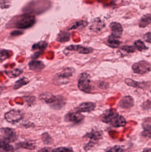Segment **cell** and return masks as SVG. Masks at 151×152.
<instances>
[{
    "instance_id": "1",
    "label": "cell",
    "mask_w": 151,
    "mask_h": 152,
    "mask_svg": "<svg viewBox=\"0 0 151 152\" xmlns=\"http://www.w3.org/2000/svg\"><path fill=\"white\" fill-rule=\"evenodd\" d=\"M34 16L29 14H25L18 17L15 20V27L18 28L25 29L31 27L35 23Z\"/></svg>"
},
{
    "instance_id": "2",
    "label": "cell",
    "mask_w": 151,
    "mask_h": 152,
    "mask_svg": "<svg viewBox=\"0 0 151 152\" xmlns=\"http://www.w3.org/2000/svg\"><path fill=\"white\" fill-rule=\"evenodd\" d=\"M103 133L98 131H92L86 134L84 137L89 139V141L84 147V150L87 151L92 149L100 140L103 139Z\"/></svg>"
},
{
    "instance_id": "3",
    "label": "cell",
    "mask_w": 151,
    "mask_h": 152,
    "mask_svg": "<svg viewBox=\"0 0 151 152\" xmlns=\"http://www.w3.org/2000/svg\"><path fill=\"white\" fill-rule=\"evenodd\" d=\"M74 71V69L72 68L68 67L64 69L55 76L54 78L55 82L59 85L67 84L69 82V78L72 76Z\"/></svg>"
},
{
    "instance_id": "4",
    "label": "cell",
    "mask_w": 151,
    "mask_h": 152,
    "mask_svg": "<svg viewBox=\"0 0 151 152\" xmlns=\"http://www.w3.org/2000/svg\"><path fill=\"white\" fill-rule=\"evenodd\" d=\"M90 76L88 74L82 73L78 78V88L83 92L89 91L90 88Z\"/></svg>"
},
{
    "instance_id": "5",
    "label": "cell",
    "mask_w": 151,
    "mask_h": 152,
    "mask_svg": "<svg viewBox=\"0 0 151 152\" xmlns=\"http://www.w3.org/2000/svg\"><path fill=\"white\" fill-rule=\"evenodd\" d=\"M23 117V113L19 110H11L6 113L4 115V118L6 121L12 124L18 122L22 119Z\"/></svg>"
},
{
    "instance_id": "6",
    "label": "cell",
    "mask_w": 151,
    "mask_h": 152,
    "mask_svg": "<svg viewBox=\"0 0 151 152\" xmlns=\"http://www.w3.org/2000/svg\"><path fill=\"white\" fill-rule=\"evenodd\" d=\"M132 69L134 73L142 75L147 73L151 70V65L147 61H142L134 63L133 65Z\"/></svg>"
},
{
    "instance_id": "7",
    "label": "cell",
    "mask_w": 151,
    "mask_h": 152,
    "mask_svg": "<svg viewBox=\"0 0 151 152\" xmlns=\"http://www.w3.org/2000/svg\"><path fill=\"white\" fill-rule=\"evenodd\" d=\"M1 137L9 142H15L17 138L15 130L10 128H1Z\"/></svg>"
},
{
    "instance_id": "8",
    "label": "cell",
    "mask_w": 151,
    "mask_h": 152,
    "mask_svg": "<svg viewBox=\"0 0 151 152\" xmlns=\"http://www.w3.org/2000/svg\"><path fill=\"white\" fill-rule=\"evenodd\" d=\"M118 114L115 109H111L106 110L101 116V120L104 123L110 124L113 119Z\"/></svg>"
},
{
    "instance_id": "9",
    "label": "cell",
    "mask_w": 151,
    "mask_h": 152,
    "mask_svg": "<svg viewBox=\"0 0 151 152\" xmlns=\"http://www.w3.org/2000/svg\"><path fill=\"white\" fill-rule=\"evenodd\" d=\"M84 118V116L78 112L68 113L65 116V120L67 122L78 123L81 122Z\"/></svg>"
},
{
    "instance_id": "10",
    "label": "cell",
    "mask_w": 151,
    "mask_h": 152,
    "mask_svg": "<svg viewBox=\"0 0 151 152\" xmlns=\"http://www.w3.org/2000/svg\"><path fill=\"white\" fill-rule=\"evenodd\" d=\"M96 107V104L92 102H85L79 105L74 109L75 111L79 113H89L93 111Z\"/></svg>"
},
{
    "instance_id": "11",
    "label": "cell",
    "mask_w": 151,
    "mask_h": 152,
    "mask_svg": "<svg viewBox=\"0 0 151 152\" xmlns=\"http://www.w3.org/2000/svg\"><path fill=\"white\" fill-rule=\"evenodd\" d=\"M112 36L116 38H121L123 33V28L121 24L118 22H112L110 24Z\"/></svg>"
},
{
    "instance_id": "12",
    "label": "cell",
    "mask_w": 151,
    "mask_h": 152,
    "mask_svg": "<svg viewBox=\"0 0 151 152\" xmlns=\"http://www.w3.org/2000/svg\"><path fill=\"white\" fill-rule=\"evenodd\" d=\"M134 105V99L129 96H126L122 97L118 103L119 106L122 109H129L132 108Z\"/></svg>"
},
{
    "instance_id": "13",
    "label": "cell",
    "mask_w": 151,
    "mask_h": 152,
    "mask_svg": "<svg viewBox=\"0 0 151 152\" xmlns=\"http://www.w3.org/2000/svg\"><path fill=\"white\" fill-rule=\"evenodd\" d=\"M66 49L68 50L77 51L82 54H88L93 51L92 48L84 47L81 45H71L66 47Z\"/></svg>"
},
{
    "instance_id": "14",
    "label": "cell",
    "mask_w": 151,
    "mask_h": 152,
    "mask_svg": "<svg viewBox=\"0 0 151 152\" xmlns=\"http://www.w3.org/2000/svg\"><path fill=\"white\" fill-rule=\"evenodd\" d=\"M28 66L30 69L35 72L41 71L45 67L44 63L40 61H32L29 62Z\"/></svg>"
},
{
    "instance_id": "15",
    "label": "cell",
    "mask_w": 151,
    "mask_h": 152,
    "mask_svg": "<svg viewBox=\"0 0 151 152\" xmlns=\"http://www.w3.org/2000/svg\"><path fill=\"white\" fill-rule=\"evenodd\" d=\"M126 124V122L125 118L123 116L118 114L111 122L110 125L114 127L118 128L125 126Z\"/></svg>"
},
{
    "instance_id": "16",
    "label": "cell",
    "mask_w": 151,
    "mask_h": 152,
    "mask_svg": "<svg viewBox=\"0 0 151 152\" xmlns=\"http://www.w3.org/2000/svg\"><path fill=\"white\" fill-rule=\"evenodd\" d=\"M57 96L50 93H43L40 95L39 98L41 101L47 104H53L56 101Z\"/></svg>"
},
{
    "instance_id": "17",
    "label": "cell",
    "mask_w": 151,
    "mask_h": 152,
    "mask_svg": "<svg viewBox=\"0 0 151 152\" xmlns=\"http://www.w3.org/2000/svg\"><path fill=\"white\" fill-rule=\"evenodd\" d=\"M1 152H14V148L9 142L1 137Z\"/></svg>"
},
{
    "instance_id": "18",
    "label": "cell",
    "mask_w": 151,
    "mask_h": 152,
    "mask_svg": "<svg viewBox=\"0 0 151 152\" xmlns=\"http://www.w3.org/2000/svg\"><path fill=\"white\" fill-rule=\"evenodd\" d=\"M125 82L127 85L130 86L135 88H144L147 86V82H139L133 80L130 78H127L125 80Z\"/></svg>"
},
{
    "instance_id": "19",
    "label": "cell",
    "mask_w": 151,
    "mask_h": 152,
    "mask_svg": "<svg viewBox=\"0 0 151 152\" xmlns=\"http://www.w3.org/2000/svg\"><path fill=\"white\" fill-rule=\"evenodd\" d=\"M151 23V15L147 14L144 15L139 22V26L140 28H145Z\"/></svg>"
},
{
    "instance_id": "20",
    "label": "cell",
    "mask_w": 151,
    "mask_h": 152,
    "mask_svg": "<svg viewBox=\"0 0 151 152\" xmlns=\"http://www.w3.org/2000/svg\"><path fill=\"white\" fill-rule=\"evenodd\" d=\"M107 45L110 47L113 48H117L119 47L121 44V42L119 41L118 38L111 36L108 37L107 41Z\"/></svg>"
},
{
    "instance_id": "21",
    "label": "cell",
    "mask_w": 151,
    "mask_h": 152,
    "mask_svg": "<svg viewBox=\"0 0 151 152\" xmlns=\"http://www.w3.org/2000/svg\"><path fill=\"white\" fill-rule=\"evenodd\" d=\"M29 82V80L28 79L25 77H24L15 82L13 86V88L15 90H17L22 87L23 86L27 85Z\"/></svg>"
},
{
    "instance_id": "22",
    "label": "cell",
    "mask_w": 151,
    "mask_h": 152,
    "mask_svg": "<svg viewBox=\"0 0 151 152\" xmlns=\"http://www.w3.org/2000/svg\"><path fill=\"white\" fill-rule=\"evenodd\" d=\"M22 70L19 69H15L12 70H7L5 71V73L9 77L15 78L18 77L22 74Z\"/></svg>"
},
{
    "instance_id": "23",
    "label": "cell",
    "mask_w": 151,
    "mask_h": 152,
    "mask_svg": "<svg viewBox=\"0 0 151 152\" xmlns=\"http://www.w3.org/2000/svg\"><path fill=\"white\" fill-rule=\"evenodd\" d=\"M70 38V34L67 32L60 33L58 36L57 40L60 42H64L69 41Z\"/></svg>"
},
{
    "instance_id": "24",
    "label": "cell",
    "mask_w": 151,
    "mask_h": 152,
    "mask_svg": "<svg viewBox=\"0 0 151 152\" xmlns=\"http://www.w3.org/2000/svg\"><path fill=\"white\" fill-rule=\"evenodd\" d=\"M48 46V43L44 41H41L35 44L32 47L33 50H45Z\"/></svg>"
},
{
    "instance_id": "25",
    "label": "cell",
    "mask_w": 151,
    "mask_h": 152,
    "mask_svg": "<svg viewBox=\"0 0 151 152\" xmlns=\"http://www.w3.org/2000/svg\"><path fill=\"white\" fill-rule=\"evenodd\" d=\"M125 151V146L116 145L106 149L105 152H124Z\"/></svg>"
},
{
    "instance_id": "26",
    "label": "cell",
    "mask_w": 151,
    "mask_h": 152,
    "mask_svg": "<svg viewBox=\"0 0 151 152\" xmlns=\"http://www.w3.org/2000/svg\"><path fill=\"white\" fill-rule=\"evenodd\" d=\"M134 45L137 49L140 51L142 52L143 51L148 50V47L145 45L144 43L141 40H139L136 41L134 42Z\"/></svg>"
},
{
    "instance_id": "27",
    "label": "cell",
    "mask_w": 151,
    "mask_h": 152,
    "mask_svg": "<svg viewBox=\"0 0 151 152\" xmlns=\"http://www.w3.org/2000/svg\"><path fill=\"white\" fill-rule=\"evenodd\" d=\"M19 146L24 149H27V150H33L36 148V146L33 144L30 143L26 142H23L18 144Z\"/></svg>"
},
{
    "instance_id": "28",
    "label": "cell",
    "mask_w": 151,
    "mask_h": 152,
    "mask_svg": "<svg viewBox=\"0 0 151 152\" xmlns=\"http://www.w3.org/2000/svg\"><path fill=\"white\" fill-rule=\"evenodd\" d=\"M42 139L46 144H50L53 142V139L47 133H44L42 135Z\"/></svg>"
},
{
    "instance_id": "29",
    "label": "cell",
    "mask_w": 151,
    "mask_h": 152,
    "mask_svg": "<svg viewBox=\"0 0 151 152\" xmlns=\"http://www.w3.org/2000/svg\"><path fill=\"white\" fill-rule=\"evenodd\" d=\"M121 50L127 53H133L135 51L136 48L132 45H124L121 47Z\"/></svg>"
},
{
    "instance_id": "30",
    "label": "cell",
    "mask_w": 151,
    "mask_h": 152,
    "mask_svg": "<svg viewBox=\"0 0 151 152\" xmlns=\"http://www.w3.org/2000/svg\"><path fill=\"white\" fill-rule=\"evenodd\" d=\"M10 55L9 52L6 50H2L1 51L0 53V59H1V62H2L3 61L5 60L6 59L9 58Z\"/></svg>"
},
{
    "instance_id": "31",
    "label": "cell",
    "mask_w": 151,
    "mask_h": 152,
    "mask_svg": "<svg viewBox=\"0 0 151 152\" xmlns=\"http://www.w3.org/2000/svg\"><path fill=\"white\" fill-rule=\"evenodd\" d=\"M53 152H73L72 149L69 147H60L53 149Z\"/></svg>"
},
{
    "instance_id": "32",
    "label": "cell",
    "mask_w": 151,
    "mask_h": 152,
    "mask_svg": "<svg viewBox=\"0 0 151 152\" xmlns=\"http://www.w3.org/2000/svg\"><path fill=\"white\" fill-rule=\"evenodd\" d=\"M144 129H148L151 128V118H147L144 121L143 123Z\"/></svg>"
},
{
    "instance_id": "33",
    "label": "cell",
    "mask_w": 151,
    "mask_h": 152,
    "mask_svg": "<svg viewBox=\"0 0 151 152\" xmlns=\"http://www.w3.org/2000/svg\"><path fill=\"white\" fill-rule=\"evenodd\" d=\"M142 135L144 137L151 139V128L144 129L142 133Z\"/></svg>"
},
{
    "instance_id": "34",
    "label": "cell",
    "mask_w": 151,
    "mask_h": 152,
    "mask_svg": "<svg viewBox=\"0 0 151 152\" xmlns=\"http://www.w3.org/2000/svg\"><path fill=\"white\" fill-rule=\"evenodd\" d=\"M85 25H86V24H85V21H79V22H76V23H75L74 25H73L69 29H76V28H79L80 26H85Z\"/></svg>"
},
{
    "instance_id": "35",
    "label": "cell",
    "mask_w": 151,
    "mask_h": 152,
    "mask_svg": "<svg viewBox=\"0 0 151 152\" xmlns=\"http://www.w3.org/2000/svg\"><path fill=\"white\" fill-rule=\"evenodd\" d=\"M144 38L146 42L151 43V32H149L145 34L144 37Z\"/></svg>"
},
{
    "instance_id": "36",
    "label": "cell",
    "mask_w": 151,
    "mask_h": 152,
    "mask_svg": "<svg viewBox=\"0 0 151 152\" xmlns=\"http://www.w3.org/2000/svg\"><path fill=\"white\" fill-rule=\"evenodd\" d=\"M53 150L51 148L49 147H44L43 149H41L38 152H53Z\"/></svg>"
},
{
    "instance_id": "37",
    "label": "cell",
    "mask_w": 151,
    "mask_h": 152,
    "mask_svg": "<svg viewBox=\"0 0 151 152\" xmlns=\"http://www.w3.org/2000/svg\"><path fill=\"white\" fill-rule=\"evenodd\" d=\"M142 152H151V148L150 149H145Z\"/></svg>"
},
{
    "instance_id": "38",
    "label": "cell",
    "mask_w": 151,
    "mask_h": 152,
    "mask_svg": "<svg viewBox=\"0 0 151 152\" xmlns=\"http://www.w3.org/2000/svg\"></svg>"
}]
</instances>
